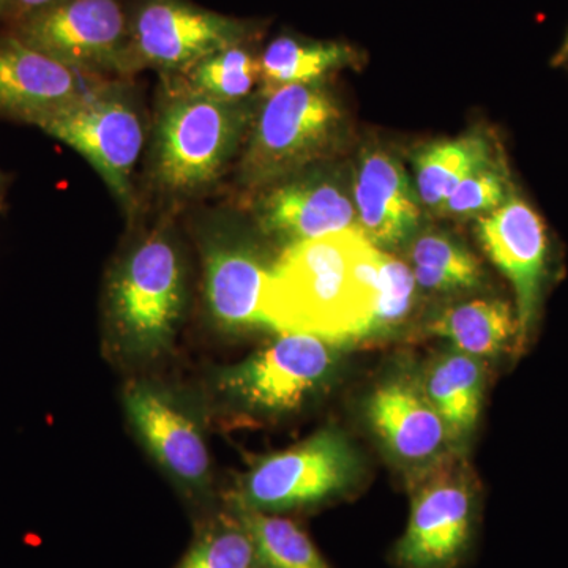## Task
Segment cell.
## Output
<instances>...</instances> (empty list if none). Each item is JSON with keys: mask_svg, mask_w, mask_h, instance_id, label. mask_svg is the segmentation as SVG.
<instances>
[{"mask_svg": "<svg viewBox=\"0 0 568 568\" xmlns=\"http://www.w3.org/2000/svg\"><path fill=\"white\" fill-rule=\"evenodd\" d=\"M420 197L405 168L386 151L366 152L354 181L361 233L381 250L405 244L422 220Z\"/></svg>", "mask_w": 568, "mask_h": 568, "instance_id": "obj_15", "label": "cell"}, {"mask_svg": "<svg viewBox=\"0 0 568 568\" xmlns=\"http://www.w3.org/2000/svg\"><path fill=\"white\" fill-rule=\"evenodd\" d=\"M149 130L145 179L174 207L212 190L244 145L252 102L224 103L183 88L162 74Z\"/></svg>", "mask_w": 568, "mask_h": 568, "instance_id": "obj_2", "label": "cell"}, {"mask_svg": "<svg viewBox=\"0 0 568 568\" xmlns=\"http://www.w3.org/2000/svg\"><path fill=\"white\" fill-rule=\"evenodd\" d=\"M428 332L446 339L452 349L481 361L517 342V313L500 298H477L440 313L428 324Z\"/></svg>", "mask_w": 568, "mask_h": 568, "instance_id": "obj_19", "label": "cell"}, {"mask_svg": "<svg viewBox=\"0 0 568 568\" xmlns=\"http://www.w3.org/2000/svg\"><path fill=\"white\" fill-rule=\"evenodd\" d=\"M347 437L325 428L297 446L260 459L241 481L237 506L276 511L312 506L346 491L358 474Z\"/></svg>", "mask_w": 568, "mask_h": 568, "instance_id": "obj_8", "label": "cell"}, {"mask_svg": "<svg viewBox=\"0 0 568 568\" xmlns=\"http://www.w3.org/2000/svg\"><path fill=\"white\" fill-rule=\"evenodd\" d=\"M379 257L357 227L283 246L268 267L264 327L336 346L366 342L379 301Z\"/></svg>", "mask_w": 568, "mask_h": 568, "instance_id": "obj_1", "label": "cell"}, {"mask_svg": "<svg viewBox=\"0 0 568 568\" xmlns=\"http://www.w3.org/2000/svg\"><path fill=\"white\" fill-rule=\"evenodd\" d=\"M409 267L420 290L447 294L480 286V263L469 250L443 233H424L409 246Z\"/></svg>", "mask_w": 568, "mask_h": 568, "instance_id": "obj_23", "label": "cell"}, {"mask_svg": "<svg viewBox=\"0 0 568 568\" xmlns=\"http://www.w3.org/2000/svg\"><path fill=\"white\" fill-rule=\"evenodd\" d=\"M454 455L416 474L409 521L395 548L403 568H454L466 552L476 491Z\"/></svg>", "mask_w": 568, "mask_h": 568, "instance_id": "obj_9", "label": "cell"}, {"mask_svg": "<svg viewBox=\"0 0 568 568\" xmlns=\"http://www.w3.org/2000/svg\"><path fill=\"white\" fill-rule=\"evenodd\" d=\"M39 129L84 156L129 219L136 215L140 201L134 171L148 132L129 80L111 81L102 91L52 115Z\"/></svg>", "mask_w": 568, "mask_h": 568, "instance_id": "obj_5", "label": "cell"}, {"mask_svg": "<svg viewBox=\"0 0 568 568\" xmlns=\"http://www.w3.org/2000/svg\"><path fill=\"white\" fill-rule=\"evenodd\" d=\"M106 78L71 69L33 50L9 31L0 32V119L39 126L52 115L102 91Z\"/></svg>", "mask_w": 568, "mask_h": 568, "instance_id": "obj_11", "label": "cell"}, {"mask_svg": "<svg viewBox=\"0 0 568 568\" xmlns=\"http://www.w3.org/2000/svg\"><path fill=\"white\" fill-rule=\"evenodd\" d=\"M552 65L562 67L568 63V32L566 39H564L562 43H560L558 52H556L555 58H552Z\"/></svg>", "mask_w": 568, "mask_h": 568, "instance_id": "obj_29", "label": "cell"}, {"mask_svg": "<svg viewBox=\"0 0 568 568\" xmlns=\"http://www.w3.org/2000/svg\"><path fill=\"white\" fill-rule=\"evenodd\" d=\"M253 215L284 246L357 227V212L338 183L313 173L290 175L253 193Z\"/></svg>", "mask_w": 568, "mask_h": 568, "instance_id": "obj_13", "label": "cell"}, {"mask_svg": "<svg viewBox=\"0 0 568 568\" xmlns=\"http://www.w3.org/2000/svg\"><path fill=\"white\" fill-rule=\"evenodd\" d=\"M54 2H58V0H0V24L9 28L22 18L29 17V14L36 13V11Z\"/></svg>", "mask_w": 568, "mask_h": 568, "instance_id": "obj_28", "label": "cell"}, {"mask_svg": "<svg viewBox=\"0 0 568 568\" xmlns=\"http://www.w3.org/2000/svg\"><path fill=\"white\" fill-rule=\"evenodd\" d=\"M203 256L205 301L213 320L224 328L264 327L263 297L271 265L253 246L215 227L205 235Z\"/></svg>", "mask_w": 568, "mask_h": 568, "instance_id": "obj_16", "label": "cell"}, {"mask_svg": "<svg viewBox=\"0 0 568 568\" xmlns=\"http://www.w3.org/2000/svg\"><path fill=\"white\" fill-rule=\"evenodd\" d=\"M514 193L506 166L495 159L467 175L454 193L436 209V213L448 219L477 220L478 216L497 211Z\"/></svg>", "mask_w": 568, "mask_h": 568, "instance_id": "obj_27", "label": "cell"}, {"mask_svg": "<svg viewBox=\"0 0 568 568\" xmlns=\"http://www.w3.org/2000/svg\"><path fill=\"white\" fill-rule=\"evenodd\" d=\"M476 234L491 263L514 287L517 351L528 343L540 310L547 278L549 239L536 209L517 193L488 215L478 216Z\"/></svg>", "mask_w": 568, "mask_h": 568, "instance_id": "obj_12", "label": "cell"}, {"mask_svg": "<svg viewBox=\"0 0 568 568\" xmlns=\"http://www.w3.org/2000/svg\"><path fill=\"white\" fill-rule=\"evenodd\" d=\"M495 159L491 141L481 133L426 145L414 159L422 204L436 211L467 175Z\"/></svg>", "mask_w": 568, "mask_h": 568, "instance_id": "obj_21", "label": "cell"}, {"mask_svg": "<svg viewBox=\"0 0 568 568\" xmlns=\"http://www.w3.org/2000/svg\"><path fill=\"white\" fill-rule=\"evenodd\" d=\"M174 78L183 88L224 103H248L261 88L260 52L252 41L212 52Z\"/></svg>", "mask_w": 568, "mask_h": 568, "instance_id": "obj_22", "label": "cell"}, {"mask_svg": "<svg viewBox=\"0 0 568 568\" xmlns=\"http://www.w3.org/2000/svg\"><path fill=\"white\" fill-rule=\"evenodd\" d=\"M171 211L126 250L108 284L112 331L130 353L153 354L170 345L185 308V267Z\"/></svg>", "mask_w": 568, "mask_h": 568, "instance_id": "obj_3", "label": "cell"}, {"mask_svg": "<svg viewBox=\"0 0 568 568\" xmlns=\"http://www.w3.org/2000/svg\"><path fill=\"white\" fill-rule=\"evenodd\" d=\"M178 568H264L248 530L237 515L204 530Z\"/></svg>", "mask_w": 568, "mask_h": 568, "instance_id": "obj_25", "label": "cell"}, {"mask_svg": "<svg viewBox=\"0 0 568 568\" xmlns=\"http://www.w3.org/2000/svg\"><path fill=\"white\" fill-rule=\"evenodd\" d=\"M381 291L368 339L384 338L405 327L417 306L418 284L409 264L381 250Z\"/></svg>", "mask_w": 568, "mask_h": 568, "instance_id": "obj_26", "label": "cell"}, {"mask_svg": "<svg viewBox=\"0 0 568 568\" xmlns=\"http://www.w3.org/2000/svg\"><path fill=\"white\" fill-rule=\"evenodd\" d=\"M358 62V52L342 41L280 36L260 52L261 91L323 82L327 74Z\"/></svg>", "mask_w": 568, "mask_h": 568, "instance_id": "obj_20", "label": "cell"}, {"mask_svg": "<svg viewBox=\"0 0 568 568\" xmlns=\"http://www.w3.org/2000/svg\"><path fill=\"white\" fill-rule=\"evenodd\" d=\"M71 69L132 78L130 7L122 0H58L6 28Z\"/></svg>", "mask_w": 568, "mask_h": 568, "instance_id": "obj_6", "label": "cell"}, {"mask_svg": "<svg viewBox=\"0 0 568 568\" xmlns=\"http://www.w3.org/2000/svg\"><path fill=\"white\" fill-rule=\"evenodd\" d=\"M260 95L235 170L239 186L250 193L305 171L331 151L342 130V110L323 82Z\"/></svg>", "mask_w": 568, "mask_h": 568, "instance_id": "obj_4", "label": "cell"}, {"mask_svg": "<svg viewBox=\"0 0 568 568\" xmlns=\"http://www.w3.org/2000/svg\"><path fill=\"white\" fill-rule=\"evenodd\" d=\"M418 383L446 424L452 446H463L476 429L484 403L485 368L480 358L455 349L436 355Z\"/></svg>", "mask_w": 568, "mask_h": 568, "instance_id": "obj_18", "label": "cell"}, {"mask_svg": "<svg viewBox=\"0 0 568 568\" xmlns=\"http://www.w3.org/2000/svg\"><path fill=\"white\" fill-rule=\"evenodd\" d=\"M235 515L252 536L264 568H331L312 538L291 519L239 506Z\"/></svg>", "mask_w": 568, "mask_h": 568, "instance_id": "obj_24", "label": "cell"}, {"mask_svg": "<svg viewBox=\"0 0 568 568\" xmlns=\"http://www.w3.org/2000/svg\"><path fill=\"white\" fill-rule=\"evenodd\" d=\"M256 24L196 6L192 0H134L130 7L132 74H179L212 52L253 41Z\"/></svg>", "mask_w": 568, "mask_h": 568, "instance_id": "obj_7", "label": "cell"}, {"mask_svg": "<svg viewBox=\"0 0 568 568\" xmlns=\"http://www.w3.org/2000/svg\"><path fill=\"white\" fill-rule=\"evenodd\" d=\"M6 194H7V178L6 174L0 171V212L3 211V205H6Z\"/></svg>", "mask_w": 568, "mask_h": 568, "instance_id": "obj_30", "label": "cell"}, {"mask_svg": "<svg viewBox=\"0 0 568 568\" xmlns=\"http://www.w3.org/2000/svg\"><path fill=\"white\" fill-rule=\"evenodd\" d=\"M366 417L387 454L414 474L455 454L446 424L410 377L381 383L366 402Z\"/></svg>", "mask_w": 568, "mask_h": 568, "instance_id": "obj_14", "label": "cell"}, {"mask_svg": "<svg viewBox=\"0 0 568 568\" xmlns=\"http://www.w3.org/2000/svg\"><path fill=\"white\" fill-rule=\"evenodd\" d=\"M336 345L317 336L280 334L252 357L224 369L220 388L260 413H287L302 405L334 373Z\"/></svg>", "mask_w": 568, "mask_h": 568, "instance_id": "obj_10", "label": "cell"}, {"mask_svg": "<svg viewBox=\"0 0 568 568\" xmlns=\"http://www.w3.org/2000/svg\"><path fill=\"white\" fill-rule=\"evenodd\" d=\"M125 405L160 465L186 485L201 487L207 480L211 458L197 426L162 394L142 384L126 388Z\"/></svg>", "mask_w": 568, "mask_h": 568, "instance_id": "obj_17", "label": "cell"}]
</instances>
